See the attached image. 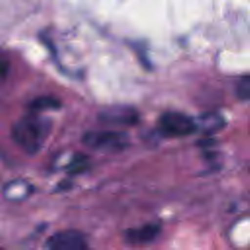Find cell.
<instances>
[{"label": "cell", "instance_id": "6da1fadb", "mask_svg": "<svg viewBox=\"0 0 250 250\" xmlns=\"http://www.w3.org/2000/svg\"><path fill=\"white\" fill-rule=\"evenodd\" d=\"M51 131V122L38 112L31 111L15 123L12 129L14 141L26 153L35 154L46 142Z\"/></svg>", "mask_w": 250, "mask_h": 250}, {"label": "cell", "instance_id": "7a4b0ae2", "mask_svg": "<svg viewBox=\"0 0 250 250\" xmlns=\"http://www.w3.org/2000/svg\"><path fill=\"white\" fill-rule=\"evenodd\" d=\"M129 138L124 132L96 130L89 131L82 137V142L88 147L100 151H117L128 146Z\"/></svg>", "mask_w": 250, "mask_h": 250}, {"label": "cell", "instance_id": "3957f363", "mask_svg": "<svg viewBox=\"0 0 250 250\" xmlns=\"http://www.w3.org/2000/svg\"><path fill=\"white\" fill-rule=\"evenodd\" d=\"M158 128L166 137H184L192 134L196 123L188 115L178 111H167L158 120Z\"/></svg>", "mask_w": 250, "mask_h": 250}, {"label": "cell", "instance_id": "277c9868", "mask_svg": "<svg viewBox=\"0 0 250 250\" xmlns=\"http://www.w3.org/2000/svg\"><path fill=\"white\" fill-rule=\"evenodd\" d=\"M46 246L52 250H82L87 248V242L81 232L67 229L50 236L46 241Z\"/></svg>", "mask_w": 250, "mask_h": 250}, {"label": "cell", "instance_id": "5b68a950", "mask_svg": "<svg viewBox=\"0 0 250 250\" xmlns=\"http://www.w3.org/2000/svg\"><path fill=\"white\" fill-rule=\"evenodd\" d=\"M99 119L107 124L113 125H135L139 121L138 111L130 106L114 105L103 110Z\"/></svg>", "mask_w": 250, "mask_h": 250}, {"label": "cell", "instance_id": "8992f818", "mask_svg": "<svg viewBox=\"0 0 250 250\" xmlns=\"http://www.w3.org/2000/svg\"><path fill=\"white\" fill-rule=\"evenodd\" d=\"M160 232L157 224H146L141 228L130 229L125 233V239L131 244H145L151 242Z\"/></svg>", "mask_w": 250, "mask_h": 250}, {"label": "cell", "instance_id": "52a82bcc", "mask_svg": "<svg viewBox=\"0 0 250 250\" xmlns=\"http://www.w3.org/2000/svg\"><path fill=\"white\" fill-rule=\"evenodd\" d=\"M224 124L225 121L221 116L214 113H208L200 117L199 123L198 125L196 124V126L199 127L203 133L212 134L216 131L221 130L224 127Z\"/></svg>", "mask_w": 250, "mask_h": 250}, {"label": "cell", "instance_id": "ba28073f", "mask_svg": "<svg viewBox=\"0 0 250 250\" xmlns=\"http://www.w3.org/2000/svg\"><path fill=\"white\" fill-rule=\"evenodd\" d=\"M61 106V103L58 99L52 96H41L34 99L29 107L31 111L39 112L46 109H58Z\"/></svg>", "mask_w": 250, "mask_h": 250}, {"label": "cell", "instance_id": "9c48e42d", "mask_svg": "<svg viewBox=\"0 0 250 250\" xmlns=\"http://www.w3.org/2000/svg\"><path fill=\"white\" fill-rule=\"evenodd\" d=\"M235 95L239 100H250V74L241 77L235 86Z\"/></svg>", "mask_w": 250, "mask_h": 250}, {"label": "cell", "instance_id": "30bf717a", "mask_svg": "<svg viewBox=\"0 0 250 250\" xmlns=\"http://www.w3.org/2000/svg\"><path fill=\"white\" fill-rule=\"evenodd\" d=\"M85 165H86L85 159H84V157H82V156L80 155V157H78L77 159L73 160V161L69 164V168H70V171H71V172L76 173L75 171H77V170H79V171L83 170V167H84Z\"/></svg>", "mask_w": 250, "mask_h": 250}, {"label": "cell", "instance_id": "8fae6325", "mask_svg": "<svg viewBox=\"0 0 250 250\" xmlns=\"http://www.w3.org/2000/svg\"><path fill=\"white\" fill-rule=\"evenodd\" d=\"M8 69H9V62L0 51V78H4L7 75Z\"/></svg>", "mask_w": 250, "mask_h": 250}]
</instances>
